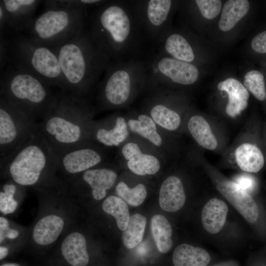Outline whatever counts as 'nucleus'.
Returning <instances> with one entry per match:
<instances>
[{
	"instance_id": "f257e3e1",
	"label": "nucleus",
	"mask_w": 266,
	"mask_h": 266,
	"mask_svg": "<svg viewBox=\"0 0 266 266\" xmlns=\"http://www.w3.org/2000/svg\"><path fill=\"white\" fill-rule=\"evenodd\" d=\"M85 29L111 61L136 52L144 35L131 0H103L88 13Z\"/></svg>"
},
{
	"instance_id": "f03ea898",
	"label": "nucleus",
	"mask_w": 266,
	"mask_h": 266,
	"mask_svg": "<svg viewBox=\"0 0 266 266\" xmlns=\"http://www.w3.org/2000/svg\"><path fill=\"white\" fill-rule=\"evenodd\" d=\"M95 113L89 98L60 90L38 128L55 153H59L91 140Z\"/></svg>"
},
{
	"instance_id": "7ed1b4c3",
	"label": "nucleus",
	"mask_w": 266,
	"mask_h": 266,
	"mask_svg": "<svg viewBox=\"0 0 266 266\" xmlns=\"http://www.w3.org/2000/svg\"><path fill=\"white\" fill-rule=\"evenodd\" d=\"M58 58L66 91L89 98L111 62L84 30L60 45L51 48Z\"/></svg>"
},
{
	"instance_id": "20e7f679",
	"label": "nucleus",
	"mask_w": 266,
	"mask_h": 266,
	"mask_svg": "<svg viewBox=\"0 0 266 266\" xmlns=\"http://www.w3.org/2000/svg\"><path fill=\"white\" fill-rule=\"evenodd\" d=\"M0 37V70L10 65L66 91L58 58L51 48L33 43L23 33H9Z\"/></svg>"
},
{
	"instance_id": "39448f33",
	"label": "nucleus",
	"mask_w": 266,
	"mask_h": 266,
	"mask_svg": "<svg viewBox=\"0 0 266 266\" xmlns=\"http://www.w3.org/2000/svg\"><path fill=\"white\" fill-rule=\"evenodd\" d=\"M145 63L134 59L111 61L96 89V112L125 107L145 89Z\"/></svg>"
},
{
	"instance_id": "423d86ee",
	"label": "nucleus",
	"mask_w": 266,
	"mask_h": 266,
	"mask_svg": "<svg viewBox=\"0 0 266 266\" xmlns=\"http://www.w3.org/2000/svg\"><path fill=\"white\" fill-rule=\"evenodd\" d=\"M2 171L22 186L38 185L50 181L57 171L55 153L39 130H36L7 160Z\"/></svg>"
},
{
	"instance_id": "0eeeda50",
	"label": "nucleus",
	"mask_w": 266,
	"mask_h": 266,
	"mask_svg": "<svg viewBox=\"0 0 266 266\" xmlns=\"http://www.w3.org/2000/svg\"><path fill=\"white\" fill-rule=\"evenodd\" d=\"M42 79L6 65L0 70V97L14 104L35 121L54 104L56 93Z\"/></svg>"
},
{
	"instance_id": "6e6552de",
	"label": "nucleus",
	"mask_w": 266,
	"mask_h": 266,
	"mask_svg": "<svg viewBox=\"0 0 266 266\" xmlns=\"http://www.w3.org/2000/svg\"><path fill=\"white\" fill-rule=\"evenodd\" d=\"M88 8H46L33 19L26 35L33 43L50 48L75 36L85 28Z\"/></svg>"
},
{
	"instance_id": "1a4fd4ad",
	"label": "nucleus",
	"mask_w": 266,
	"mask_h": 266,
	"mask_svg": "<svg viewBox=\"0 0 266 266\" xmlns=\"http://www.w3.org/2000/svg\"><path fill=\"white\" fill-rule=\"evenodd\" d=\"M37 127L34 119L0 97V163L9 158Z\"/></svg>"
},
{
	"instance_id": "9d476101",
	"label": "nucleus",
	"mask_w": 266,
	"mask_h": 266,
	"mask_svg": "<svg viewBox=\"0 0 266 266\" xmlns=\"http://www.w3.org/2000/svg\"><path fill=\"white\" fill-rule=\"evenodd\" d=\"M147 80L145 89L163 90L169 84L189 86L199 77L198 68L193 64L158 53L145 63Z\"/></svg>"
},
{
	"instance_id": "9b49d317",
	"label": "nucleus",
	"mask_w": 266,
	"mask_h": 266,
	"mask_svg": "<svg viewBox=\"0 0 266 266\" xmlns=\"http://www.w3.org/2000/svg\"><path fill=\"white\" fill-rule=\"evenodd\" d=\"M107 147L90 140L55 153L57 171L71 178L106 163Z\"/></svg>"
},
{
	"instance_id": "f8f14e48",
	"label": "nucleus",
	"mask_w": 266,
	"mask_h": 266,
	"mask_svg": "<svg viewBox=\"0 0 266 266\" xmlns=\"http://www.w3.org/2000/svg\"><path fill=\"white\" fill-rule=\"evenodd\" d=\"M144 35L156 42L168 29L174 1L171 0H131Z\"/></svg>"
},
{
	"instance_id": "ddd939ff",
	"label": "nucleus",
	"mask_w": 266,
	"mask_h": 266,
	"mask_svg": "<svg viewBox=\"0 0 266 266\" xmlns=\"http://www.w3.org/2000/svg\"><path fill=\"white\" fill-rule=\"evenodd\" d=\"M150 92L151 96L145 101V113L159 127L169 132L176 131L181 125V116L171 105L169 97L166 95L164 90Z\"/></svg>"
},
{
	"instance_id": "4468645a",
	"label": "nucleus",
	"mask_w": 266,
	"mask_h": 266,
	"mask_svg": "<svg viewBox=\"0 0 266 266\" xmlns=\"http://www.w3.org/2000/svg\"><path fill=\"white\" fill-rule=\"evenodd\" d=\"M130 130L127 119L113 114L99 121H94L90 140L107 148L117 147L128 138Z\"/></svg>"
},
{
	"instance_id": "2eb2a0df",
	"label": "nucleus",
	"mask_w": 266,
	"mask_h": 266,
	"mask_svg": "<svg viewBox=\"0 0 266 266\" xmlns=\"http://www.w3.org/2000/svg\"><path fill=\"white\" fill-rule=\"evenodd\" d=\"M105 163L87 170L72 178V186H87L91 190L93 199H103L107 191L114 185L117 174L112 168L106 166Z\"/></svg>"
},
{
	"instance_id": "dca6fc26",
	"label": "nucleus",
	"mask_w": 266,
	"mask_h": 266,
	"mask_svg": "<svg viewBox=\"0 0 266 266\" xmlns=\"http://www.w3.org/2000/svg\"><path fill=\"white\" fill-rule=\"evenodd\" d=\"M37 0H0L4 9L9 33L26 32L34 18V15L39 4Z\"/></svg>"
},
{
	"instance_id": "f3484780",
	"label": "nucleus",
	"mask_w": 266,
	"mask_h": 266,
	"mask_svg": "<svg viewBox=\"0 0 266 266\" xmlns=\"http://www.w3.org/2000/svg\"><path fill=\"white\" fill-rule=\"evenodd\" d=\"M216 187L248 222L253 223L257 220L259 210L255 201L237 183L233 181H222Z\"/></svg>"
},
{
	"instance_id": "a211bd4d",
	"label": "nucleus",
	"mask_w": 266,
	"mask_h": 266,
	"mask_svg": "<svg viewBox=\"0 0 266 266\" xmlns=\"http://www.w3.org/2000/svg\"><path fill=\"white\" fill-rule=\"evenodd\" d=\"M121 154L129 169L135 175H154L161 168L160 160L155 155L144 153L139 145L133 141L124 144Z\"/></svg>"
},
{
	"instance_id": "6ab92c4d",
	"label": "nucleus",
	"mask_w": 266,
	"mask_h": 266,
	"mask_svg": "<svg viewBox=\"0 0 266 266\" xmlns=\"http://www.w3.org/2000/svg\"><path fill=\"white\" fill-rule=\"evenodd\" d=\"M234 161L242 171L257 173L266 162V151L263 139L259 142L247 141L237 146L233 153Z\"/></svg>"
},
{
	"instance_id": "aec40b11",
	"label": "nucleus",
	"mask_w": 266,
	"mask_h": 266,
	"mask_svg": "<svg viewBox=\"0 0 266 266\" xmlns=\"http://www.w3.org/2000/svg\"><path fill=\"white\" fill-rule=\"evenodd\" d=\"M156 42L159 54L192 64L195 59L192 45L180 33L170 32L168 29Z\"/></svg>"
},
{
	"instance_id": "412c9836",
	"label": "nucleus",
	"mask_w": 266,
	"mask_h": 266,
	"mask_svg": "<svg viewBox=\"0 0 266 266\" xmlns=\"http://www.w3.org/2000/svg\"><path fill=\"white\" fill-rule=\"evenodd\" d=\"M217 89L228 96L225 111L228 116L235 118L247 107L250 93L238 80L228 78L218 84Z\"/></svg>"
},
{
	"instance_id": "4be33fe9",
	"label": "nucleus",
	"mask_w": 266,
	"mask_h": 266,
	"mask_svg": "<svg viewBox=\"0 0 266 266\" xmlns=\"http://www.w3.org/2000/svg\"><path fill=\"white\" fill-rule=\"evenodd\" d=\"M186 200L183 184L177 176H168L162 183L159 191V204L162 209L175 212L181 208Z\"/></svg>"
},
{
	"instance_id": "5701e85b",
	"label": "nucleus",
	"mask_w": 266,
	"mask_h": 266,
	"mask_svg": "<svg viewBox=\"0 0 266 266\" xmlns=\"http://www.w3.org/2000/svg\"><path fill=\"white\" fill-rule=\"evenodd\" d=\"M187 128L193 138L203 148L210 151L218 148V138L210 123L203 116L194 114L190 116Z\"/></svg>"
},
{
	"instance_id": "b1692460",
	"label": "nucleus",
	"mask_w": 266,
	"mask_h": 266,
	"mask_svg": "<svg viewBox=\"0 0 266 266\" xmlns=\"http://www.w3.org/2000/svg\"><path fill=\"white\" fill-rule=\"evenodd\" d=\"M62 254L66 262L72 266H86L89 261L84 236L78 232L68 234L61 245Z\"/></svg>"
},
{
	"instance_id": "393cba45",
	"label": "nucleus",
	"mask_w": 266,
	"mask_h": 266,
	"mask_svg": "<svg viewBox=\"0 0 266 266\" xmlns=\"http://www.w3.org/2000/svg\"><path fill=\"white\" fill-rule=\"evenodd\" d=\"M64 221L60 216L50 214L40 219L34 226L32 237L40 245H47L55 242L61 233Z\"/></svg>"
},
{
	"instance_id": "a878e982",
	"label": "nucleus",
	"mask_w": 266,
	"mask_h": 266,
	"mask_svg": "<svg viewBox=\"0 0 266 266\" xmlns=\"http://www.w3.org/2000/svg\"><path fill=\"white\" fill-rule=\"evenodd\" d=\"M127 121L130 132L148 140L155 147H164L165 141L159 132V127L147 114L139 113L127 119Z\"/></svg>"
},
{
	"instance_id": "bb28decb",
	"label": "nucleus",
	"mask_w": 266,
	"mask_h": 266,
	"mask_svg": "<svg viewBox=\"0 0 266 266\" xmlns=\"http://www.w3.org/2000/svg\"><path fill=\"white\" fill-rule=\"evenodd\" d=\"M228 213L226 203L217 198L210 200L204 205L201 212V221L204 229L215 234L223 227Z\"/></svg>"
},
{
	"instance_id": "cd10ccee",
	"label": "nucleus",
	"mask_w": 266,
	"mask_h": 266,
	"mask_svg": "<svg viewBox=\"0 0 266 266\" xmlns=\"http://www.w3.org/2000/svg\"><path fill=\"white\" fill-rule=\"evenodd\" d=\"M210 261L206 251L187 244L177 246L172 255L174 266H206Z\"/></svg>"
},
{
	"instance_id": "c85d7f7f",
	"label": "nucleus",
	"mask_w": 266,
	"mask_h": 266,
	"mask_svg": "<svg viewBox=\"0 0 266 266\" xmlns=\"http://www.w3.org/2000/svg\"><path fill=\"white\" fill-rule=\"evenodd\" d=\"M250 4L247 0H229L224 4L218 26L223 32L233 29L248 13Z\"/></svg>"
},
{
	"instance_id": "c756f323",
	"label": "nucleus",
	"mask_w": 266,
	"mask_h": 266,
	"mask_svg": "<svg viewBox=\"0 0 266 266\" xmlns=\"http://www.w3.org/2000/svg\"><path fill=\"white\" fill-rule=\"evenodd\" d=\"M152 234L159 251L166 253L172 246V228L167 219L162 215H154L151 221Z\"/></svg>"
},
{
	"instance_id": "7c9ffc66",
	"label": "nucleus",
	"mask_w": 266,
	"mask_h": 266,
	"mask_svg": "<svg viewBox=\"0 0 266 266\" xmlns=\"http://www.w3.org/2000/svg\"><path fill=\"white\" fill-rule=\"evenodd\" d=\"M104 212L113 216L119 230L124 231L128 226L131 216L126 202L118 196H110L103 201Z\"/></svg>"
},
{
	"instance_id": "2f4dec72",
	"label": "nucleus",
	"mask_w": 266,
	"mask_h": 266,
	"mask_svg": "<svg viewBox=\"0 0 266 266\" xmlns=\"http://www.w3.org/2000/svg\"><path fill=\"white\" fill-rule=\"evenodd\" d=\"M146 218L138 213L131 216L126 229L123 231L122 239L124 246L132 249L141 241L145 230Z\"/></svg>"
},
{
	"instance_id": "473e14b6",
	"label": "nucleus",
	"mask_w": 266,
	"mask_h": 266,
	"mask_svg": "<svg viewBox=\"0 0 266 266\" xmlns=\"http://www.w3.org/2000/svg\"><path fill=\"white\" fill-rule=\"evenodd\" d=\"M243 85L257 100L266 102V79L263 72L256 69L248 71L244 75Z\"/></svg>"
},
{
	"instance_id": "72a5a7b5",
	"label": "nucleus",
	"mask_w": 266,
	"mask_h": 266,
	"mask_svg": "<svg viewBox=\"0 0 266 266\" xmlns=\"http://www.w3.org/2000/svg\"><path fill=\"white\" fill-rule=\"evenodd\" d=\"M115 191L117 196L125 202L135 207L141 204L147 196L146 187L142 183L130 188L124 182L120 181L116 186Z\"/></svg>"
},
{
	"instance_id": "f704fd0d",
	"label": "nucleus",
	"mask_w": 266,
	"mask_h": 266,
	"mask_svg": "<svg viewBox=\"0 0 266 266\" xmlns=\"http://www.w3.org/2000/svg\"><path fill=\"white\" fill-rule=\"evenodd\" d=\"M103 0H51L44 1L46 8H63L77 9L94 7Z\"/></svg>"
},
{
	"instance_id": "c9c22d12",
	"label": "nucleus",
	"mask_w": 266,
	"mask_h": 266,
	"mask_svg": "<svg viewBox=\"0 0 266 266\" xmlns=\"http://www.w3.org/2000/svg\"><path fill=\"white\" fill-rule=\"evenodd\" d=\"M16 187L13 183H6L2 186L0 192V210L4 214L13 213L16 209L18 202L14 199Z\"/></svg>"
},
{
	"instance_id": "e433bc0d",
	"label": "nucleus",
	"mask_w": 266,
	"mask_h": 266,
	"mask_svg": "<svg viewBox=\"0 0 266 266\" xmlns=\"http://www.w3.org/2000/svg\"><path fill=\"white\" fill-rule=\"evenodd\" d=\"M195 2L202 16L208 20L216 17L222 11V2L219 0H196Z\"/></svg>"
},
{
	"instance_id": "4c0bfd02",
	"label": "nucleus",
	"mask_w": 266,
	"mask_h": 266,
	"mask_svg": "<svg viewBox=\"0 0 266 266\" xmlns=\"http://www.w3.org/2000/svg\"><path fill=\"white\" fill-rule=\"evenodd\" d=\"M250 46L255 53L266 55V30L260 32L253 37Z\"/></svg>"
},
{
	"instance_id": "58836bf2",
	"label": "nucleus",
	"mask_w": 266,
	"mask_h": 266,
	"mask_svg": "<svg viewBox=\"0 0 266 266\" xmlns=\"http://www.w3.org/2000/svg\"><path fill=\"white\" fill-rule=\"evenodd\" d=\"M234 182L249 194L253 192L256 187L255 179L251 175L246 173L236 176L234 178Z\"/></svg>"
},
{
	"instance_id": "ea45409f",
	"label": "nucleus",
	"mask_w": 266,
	"mask_h": 266,
	"mask_svg": "<svg viewBox=\"0 0 266 266\" xmlns=\"http://www.w3.org/2000/svg\"><path fill=\"white\" fill-rule=\"evenodd\" d=\"M7 220L3 217H0V242L1 243L5 238V235L9 230Z\"/></svg>"
},
{
	"instance_id": "a19ab883",
	"label": "nucleus",
	"mask_w": 266,
	"mask_h": 266,
	"mask_svg": "<svg viewBox=\"0 0 266 266\" xmlns=\"http://www.w3.org/2000/svg\"><path fill=\"white\" fill-rule=\"evenodd\" d=\"M19 235V232L18 231L14 229H10L6 233L5 237L9 239H15L17 238Z\"/></svg>"
},
{
	"instance_id": "79ce46f5",
	"label": "nucleus",
	"mask_w": 266,
	"mask_h": 266,
	"mask_svg": "<svg viewBox=\"0 0 266 266\" xmlns=\"http://www.w3.org/2000/svg\"><path fill=\"white\" fill-rule=\"evenodd\" d=\"M8 253V249L4 246L0 247V260L4 259Z\"/></svg>"
},
{
	"instance_id": "37998d69",
	"label": "nucleus",
	"mask_w": 266,
	"mask_h": 266,
	"mask_svg": "<svg viewBox=\"0 0 266 266\" xmlns=\"http://www.w3.org/2000/svg\"><path fill=\"white\" fill-rule=\"evenodd\" d=\"M264 129H265L264 130L263 137V140H264V143L265 145V149L266 156V125Z\"/></svg>"
},
{
	"instance_id": "c03bdc74",
	"label": "nucleus",
	"mask_w": 266,
	"mask_h": 266,
	"mask_svg": "<svg viewBox=\"0 0 266 266\" xmlns=\"http://www.w3.org/2000/svg\"><path fill=\"white\" fill-rule=\"evenodd\" d=\"M1 266H20L16 263H7L1 265Z\"/></svg>"
}]
</instances>
